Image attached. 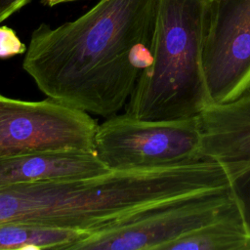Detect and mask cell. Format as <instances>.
I'll return each instance as SVG.
<instances>
[{
	"label": "cell",
	"instance_id": "6da1fadb",
	"mask_svg": "<svg viewBox=\"0 0 250 250\" xmlns=\"http://www.w3.org/2000/svg\"><path fill=\"white\" fill-rule=\"evenodd\" d=\"M157 0H100L74 21L31 33L23 70L49 99L108 117L152 60Z\"/></svg>",
	"mask_w": 250,
	"mask_h": 250
},
{
	"label": "cell",
	"instance_id": "7a4b0ae2",
	"mask_svg": "<svg viewBox=\"0 0 250 250\" xmlns=\"http://www.w3.org/2000/svg\"><path fill=\"white\" fill-rule=\"evenodd\" d=\"M229 188L223 166L207 158L111 170L87 179L16 184L0 188V224L91 233L145 211Z\"/></svg>",
	"mask_w": 250,
	"mask_h": 250
},
{
	"label": "cell",
	"instance_id": "3957f363",
	"mask_svg": "<svg viewBox=\"0 0 250 250\" xmlns=\"http://www.w3.org/2000/svg\"><path fill=\"white\" fill-rule=\"evenodd\" d=\"M209 0H157L151 63L125 112L148 121L197 117L209 104L202 53Z\"/></svg>",
	"mask_w": 250,
	"mask_h": 250
},
{
	"label": "cell",
	"instance_id": "277c9868",
	"mask_svg": "<svg viewBox=\"0 0 250 250\" xmlns=\"http://www.w3.org/2000/svg\"><path fill=\"white\" fill-rule=\"evenodd\" d=\"M95 151L110 170L169 166L204 158L197 117L148 121L126 112L98 124Z\"/></svg>",
	"mask_w": 250,
	"mask_h": 250
},
{
	"label": "cell",
	"instance_id": "5b68a950",
	"mask_svg": "<svg viewBox=\"0 0 250 250\" xmlns=\"http://www.w3.org/2000/svg\"><path fill=\"white\" fill-rule=\"evenodd\" d=\"M97 121L52 99L24 101L0 94V153L95 151Z\"/></svg>",
	"mask_w": 250,
	"mask_h": 250
},
{
	"label": "cell",
	"instance_id": "8992f818",
	"mask_svg": "<svg viewBox=\"0 0 250 250\" xmlns=\"http://www.w3.org/2000/svg\"><path fill=\"white\" fill-rule=\"evenodd\" d=\"M235 203L230 189L178 201L91 232L71 250H163Z\"/></svg>",
	"mask_w": 250,
	"mask_h": 250
},
{
	"label": "cell",
	"instance_id": "52a82bcc",
	"mask_svg": "<svg viewBox=\"0 0 250 250\" xmlns=\"http://www.w3.org/2000/svg\"><path fill=\"white\" fill-rule=\"evenodd\" d=\"M202 65L210 104L250 92V0H209Z\"/></svg>",
	"mask_w": 250,
	"mask_h": 250
},
{
	"label": "cell",
	"instance_id": "ba28073f",
	"mask_svg": "<svg viewBox=\"0 0 250 250\" xmlns=\"http://www.w3.org/2000/svg\"><path fill=\"white\" fill-rule=\"evenodd\" d=\"M197 118L202 156L223 166L250 225V92L229 103L210 104Z\"/></svg>",
	"mask_w": 250,
	"mask_h": 250
},
{
	"label": "cell",
	"instance_id": "9c48e42d",
	"mask_svg": "<svg viewBox=\"0 0 250 250\" xmlns=\"http://www.w3.org/2000/svg\"><path fill=\"white\" fill-rule=\"evenodd\" d=\"M111 170L96 151L40 150L0 155V188L41 181L79 180Z\"/></svg>",
	"mask_w": 250,
	"mask_h": 250
},
{
	"label": "cell",
	"instance_id": "30bf717a",
	"mask_svg": "<svg viewBox=\"0 0 250 250\" xmlns=\"http://www.w3.org/2000/svg\"><path fill=\"white\" fill-rule=\"evenodd\" d=\"M163 250H250V225L237 202Z\"/></svg>",
	"mask_w": 250,
	"mask_h": 250
},
{
	"label": "cell",
	"instance_id": "8fae6325",
	"mask_svg": "<svg viewBox=\"0 0 250 250\" xmlns=\"http://www.w3.org/2000/svg\"><path fill=\"white\" fill-rule=\"evenodd\" d=\"M89 233L21 223L0 224V250H71Z\"/></svg>",
	"mask_w": 250,
	"mask_h": 250
},
{
	"label": "cell",
	"instance_id": "7c38bea8",
	"mask_svg": "<svg viewBox=\"0 0 250 250\" xmlns=\"http://www.w3.org/2000/svg\"><path fill=\"white\" fill-rule=\"evenodd\" d=\"M27 46L20 39L14 29L0 25V59L6 60L19 55H24Z\"/></svg>",
	"mask_w": 250,
	"mask_h": 250
},
{
	"label": "cell",
	"instance_id": "4fadbf2b",
	"mask_svg": "<svg viewBox=\"0 0 250 250\" xmlns=\"http://www.w3.org/2000/svg\"><path fill=\"white\" fill-rule=\"evenodd\" d=\"M32 0H0V24Z\"/></svg>",
	"mask_w": 250,
	"mask_h": 250
},
{
	"label": "cell",
	"instance_id": "5bb4252c",
	"mask_svg": "<svg viewBox=\"0 0 250 250\" xmlns=\"http://www.w3.org/2000/svg\"><path fill=\"white\" fill-rule=\"evenodd\" d=\"M72 1H76V0H44V3L50 7H54L57 6L59 4H63V3H69Z\"/></svg>",
	"mask_w": 250,
	"mask_h": 250
},
{
	"label": "cell",
	"instance_id": "9a60e30c",
	"mask_svg": "<svg viewBox=\"0 0 250 250\" xmlns=\"http://www.w3.org/2000/svg\"><path fill=\"white\" fill-rule=\"evenodd\" d=\"M0 155H1V153H0Z\"/></svg>",
	"mask_w": 250,
	"mask_h": 250
}]
</instances>
